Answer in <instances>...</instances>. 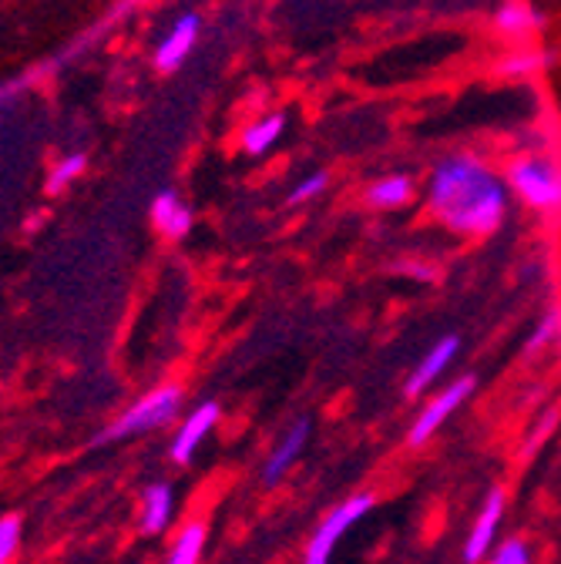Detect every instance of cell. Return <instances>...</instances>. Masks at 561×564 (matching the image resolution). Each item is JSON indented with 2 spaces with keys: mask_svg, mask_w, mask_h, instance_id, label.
I'll use <instances>...</instances> for the list:
<instances>
[{
  "mask_svg": "<svg viewBox=\"0 0 561 564\" xmlns=\"http://www.w3.org/2000/svg\"><path fill=\"white\" fill-rule=\"evenodd\" d=\"M428 195L434 216L444 226L471 236L498 229L508 212V185L471 155L444 159L431 175Z\"/></svg>",
  "mask_w": 561,
  "mask_h": 564,
  "instance_id": "1",
  "label": "cell"
},
{
  "mask_svg": "<svg viewBox=\"0 0 561 564\" xmlns=\"http://www.w3.org/2000/svg\"><path fill=\"white\" fill-rule=\"evenodd\" d=\"M179 406H182V387L165 383V387L145 393L131 410H125L95 444H111L121 437H134V434H149L155 427H165V423L179 413Z\"/></svg>",
  "mask_w": 561,
  "mask_h": 564,
  "instance_id": "2",
  "label": "cell"
},
{
  "mask_svg": "<svg viewBox=\"0 0 561 564\" xmlns=\"http://www.w3.org/2000/svg\"><path fill=\"white\" fill-rule=\"evenodd\" d=\"M511 188L525 205L551 212L561 205V169L551 155H525L511 165Z\"/></svg>",
  "mask_w": 561,
  "mask_h": 564,
  "instance_id": "3",
  "label": "cell"
},
{
  "mask_svg": "<svg viewBox=\"0 0 561 564\" xmlns=\"http://www.w3.org/2000/svg\"><path fill=\"white\" fill-rule=\"evenodd\" d=\"M370 508H374V498H370V494H357V498H346L339 508H333V511L323 518V524L316 528V534H313V541H310V547H306V561H303V564H330L336 541H339L349 528H354L364 514H370Z\"/></svg>",
  "mask_w": 561,
  "mask_h": 564,
  "instance_id": "4",
  "label": "cell"
},
{
  "mask_svg": "<svg viewBox=\"0 0 561 564\" xmlns=\"http://www.w3.org/2000/svg\"><path fill=\"white\" fill-rule=\"evenodd\" d=\"M474 393V377H461V380H454L438 400H431L428 406H424V413L417 416V423L410 427V444L413 447H420V444H428L441 427H444V420L467 400Z\"/></svg>",
  "mask_w": 561,
  "mask_h": 564,
  "instance_id": "5",
  "label": "cell"
},
{
  "mask_svg": "<svg viewBox=\"0 0 561 564\" xmlns=\"http://www.w3.org/2000/svg\"><path fill=\"white\" fill-rule=\"evenodd\" d=\"M501 518H505V490L495 487L484 498L481 514H477V521H474V528H471V534L464 541V561L467 564H477L490 551V541H495V534H498Z\"/></svg>",
  "mask_w": 561,
  "mask_h": 564,
  "instance_id": "6",
  "label": "cell"
},
{
  "mask_svg": "<svg viewBox=\"0 0 561 564\" xmlns=\"http://www.w3.org/2000/svg\"><path fill=\"white\" fill-rule=\"evenodd\" d=\"M216 420H219V403H213V400L198 403V406L185 416L182 431H179L175 441H172V460H175V464H188V460L195 457V451L202 447V441H205L208 434H213Z\"/></svg>",
  "mask_w": 561,
  "mask_h": 564,
  "instance_id": "7",
  "label": "cell"
},
{
  "mask_svg": "<svg viewBox=\"0 0 561 564\" xmlns=\"http://www.w3.org/2000/svg\"><path fill=\"white\" fill-rule=\"evenodd\" d=\"M306 441H310V420L303 416V420L293 423V427L287 431V437L279 441V447L269 454V460H266V467H262V480H266V484H279V480H283V474H287V470L296 464V457L303 454Z\"/></svg>",
  "mask_w": 561,
  "mask_h": 564,
  "instance_id": "8",
  "label": "cell"
},
{
  "mask_svg": "<svg viewBox=\"0 0 561 564\" xmlns=\"http://www.w3.org/2000/svg\"><path fill=\"white\" fill-rule=\"evenodd\" d=\"M457 349H461V339L457 336H444L424 360H420V367L413 370V377H410V383H407V397H420L424 393L447 367H451V360L457 357Z\"/></svg>",
  "mask_w": 561,
  "mask_h": 564,
  "instance_id": "9",
  "label": "cell"
},
{
  "mask_svg": "<svg viewBox=\"0 0 561 564\" xmlns=\"http://www.w3.org/2000/svg\"><path fill=\"white\" fill-rule=\"evenodd\" d=\"M195 41H198V18H195V14L179 18L175 28H172V31L165 34V41L159 44L155 64H159L162 70H175V67L185 61V54L195 47Z\"/></svg>",
  "mask_w": 561,
  "mask_h": 564,
  "instance_id": "10",
  "label": "cell"
},
{
  "mask_svg": "<svg viewBox=\"0 0 561 564\" xmlns=\"http://www.w3.org/2000/svg\"><path fill=\"white\" fill-rule=\"evenodd\" d=\"M175 514V494L169 484H149L142 494V531L162 534Z\"/></svg>",
  "mask_w": 561,
  "mask_h": 564,
  "instance_id": "11",
  "label": "cell"
},
{
  "mask_svg": "<svg viewBox=\"0 0 561 564\" xmlns=\"http://www.w3.org/2000/svg\"><path fill=\"white\" fill-rule=\"evenodd\" d=\"M152 223L169 239H182L192 229V208L175 192H159V198L152 202Z\"/></svg>",
  "mask_w": 561,
  "mask_h": 564,
  "instance_id": "12",
  "label": "cell"
},
{
  "mask_svg": "<svg viewBox=\"0 0 561 564\" xmlns=\"http://www.w3.org/2000/svg\"><path fill=\"white\" fill-rule=\"evenodd\" d=\"M205 534H208V531H205V521H188V524L175 534L165 564H198L202 547H205Z\"/></svg>",
  "mask_w": 561,
  "mask_h": 564,
  "instance_id": "13",
  "label": "cell"
},
{
  "mask_svg": "<svg viewBox=\"0 0 561 564\" xmlns=\"http://www.w3.org/2000/svg\"><path fill=\"white\" fill-rule=\"evenodd\" d=\"M283 128H287V118L283 115H269V118H262V121H256L249 131H246V138H242V149L249 152V155H266L279 138H283Z\"/></svg>",
  "mask_w": 561,
  "mask_h": 564,
  "instance_id": "14",
  "label": "cell"
},
{
  "mask_svg": "<svg viewBox=\"0 0 561 564\" xmlns=\"http://www.w3.org/2000/svg\"><path fill=\"white\" fill-rule=\"evenodd\" d=\"M410 195H413V185H410V178H407V175L380 178V182H374V185H370V192H367L370 205H377V208H397V205H403Z\"/></svg>",
  "mask_w": 561,
  "mask_h": 564,
  "instance_id": "15",
  "label": "cell"
},
{
  "mask_svg": "<svg viewBox=\"0 0 561 564\" xmlns=\"http://www.w3.org/2000/svg\"><path fill=\"white\" fill-rule=\"evenodd\" d=\"M21 518L18 514H8L0 518V564H11V557L18 554V544H21Z\"/></svg>",
  "mask_w": 561,
  "mask_h": 564,
  "instance_id": "16",
  "label": "cell"
},
{
  "mask_svg": "<svg viewBox=\"0 0 561 564\" xmlns=\"http://www.w3.org/2000/svg\"><path fill=\"white\" fill-rule=\"evenodd\" d=\"M498 24L511 34H525L538 24V14L528 8V4H508L501 14H498Z\"/></svg>",
  "mask_w": 561,
  "mask_h": 564,
  "instance_id": "17",
  "label": "cell"
},
{
  "mask_svg": "<svg viewBox=\"0 0 561 564\" xmlns=\"http://www.w3.org/2000/svg\"><path fill=\"white\" fill-rule=\"evenodd\" d=\"M82 169H85V159H82V155L64 159V162H61V165H57V169L47 175V192H51V195L64 192V188H67V182L82 175Z\"/></svg>",
  "mask_w": 561,
  "mask_h": 564,
  "instance_id": "18",
  "label": "cell"
},
{
  "mask_svg": "<svg viewBox=\"0 0 561 564\" xmlns=\"http://www.w3.org/2000/svg\"><path fill=\"white\" fill-rule=\"evenodd\" d=\"M490 564H531V551H528V544H525L521 538H508V541L495 551Z\"/></svg>",
  "mask_w": 561,
  "mask_h": 564,
  "instance_id": "19",
  "label": "cell"
},
{
  "mask_svg": "<svg viewBox=\"0 0 561 564\" xmlns=\"http://www.w3.org/2000/svg\"><path fill=\"white\" fill-rule=\"evenodd\" d=\"M323 188H326V175H323V172H316V175H306L300 185H293V192H290V202H293V205H300V202H310V198H316Z\"/></svg>",
  "mask_w": 561,
  "mask_h": 564,
  "instance_id": "20",
  "label": "cell"
},
{
  "mask_svg": "<svg viewBox=\"0 0 561 564\" xmlns=\"http://www.w3.org/2000/svg\"><path fill=\"white\" fill-rule=\"evenodd\" d=\"M554 333H558V313H548V316L541 319V326L535 329V336L528 339V349H541L544 343L554 339Z\"/></svg>",
  "mask_w": 561,
  "mask_h": 564,
  "instance_id": "21",
  "label": "cell"
}]
</instances>
